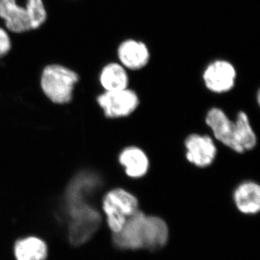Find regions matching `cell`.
Returning <instances> with one entry per match:
<instances>
[{
  "mask_svg": "<svg viewBox=\"0 0 260 260\" xmlns=\"http://www.w3.org/2000/svg\"><path fill=\"white\" fill-rule=\"evenodd\" d=\"M169 239L167 222L140 210L128 219L119 232L112 234L113 244L116 249L124 251H158L167 245Z\"/></svg>",
  "mask_w": 260,
  "mask_h": 260,
  "instance_id": "obj_1",
  "label": "cell"
},
{
  "mask_svg": "<svg viewBox=\"0 0 260 260\" xmlns=\"http://www.w3.org/2000/svg\"><path fill=\"white\" fill-rule=\"evenodd\" d=\"M79 80V75L75 70L65 65L53 63L43 68L41 88L53 104L63 105L73 100V91Z\"/></svg>",
  "mask_w": 260,
  "mask_h": 260,
  "instance_id": "obj_2",
  "label": "cell"
},
{
  "mask_svg": "<svg viewBox=\"0 0 260 260\" xmlns=\"http://www.w3.org/2000/svg\"><path fill=\"white\" fill-rule=\"evenodd\" d=\"M102 203L108 226L112 234L119 232L128 219L140 210L137 197L121 187L108 191Z\"/></svg>",
  "mask_w": 260,
  "mask_h": 260,
  "instance_id": "obj_3",
  "label": "cell"
},
{
  "mask_svg": "<svg viewBox=\"0 0 260 260\" xmlns=\"http://www.w3.org/2000/svg\"><path fill=\"white\" fill-rule=\"evenodd\" d=\"M97 103L109 119H121L133 114L138 109L140 99L129 88L116 91H104L97 97Z\"/></svg>",
  "mask_w": 260,
  "mask_h": 260,
  "instance_id": "obj_4",
  "label": "cell"
},
{
  "mask_svg": "<svg viewBox=\"0 0 260 260\" xmlns=\"http://www.w3.org/2000/svg\"><path fill=\"white\" fill-rule=\"evenodd\" d=\"M205 122L215 140L236 153H244L238 140L235 123L223 109L217 107L210 109L205 116Z\"/></svg>",
  "mask_w": 260,
  "mask_h": 260,
  "instance_id": "obj_5",
  "label": "cell"
},
{
  "mask_svg": "<svg viewBox=\"0 0 260 260\" xmlns=\"http://www.w3.org/2000/svg\"><path fill=\"white\" fill-rule=\"evenodd\" d=\"M237 73L232 63L223 59L212 61L203 72L205 87L214 93H225L235 85Z\"/></svg>",
  "mask_w": 260,
  "mask_h": 260,
  "instance_id": "obj_6",
  "label": "cell"
},
{
  "mask_svg": "<svg viewBox=\"0 0 260 260\" xmlns=\"http://www.w3.org/2000/svg\"><path fill=\"white\" fill-rule=\"evenodd\" d=\"M184 146L186 160L196 167H210L216 158V145L209 135H189L186 138Z\"/></svg>",
  "mask_w": 260,
  "mask_h": 260,
  "instance_id": "obj_7",
  "label": "cell"
},
{
  "mask_svg": "<svg viewBox=\"0 0 260 260\" xmlns=\"http://www.w3.org/2000/svg\"><path fill=\"white\" fill-rule=\"evenodd\" d=\"M0 19L12 34H23L32 30L26 8L17 0H0Z\"/></svg>",
  "mask_w": 260,
  "mask_h": 260,
  "instance_id": "obj_8",
  "label": "cell"
},
{
  "mask_svg": "<svg viewBox=\"0 0 260 260\" xmlns=\"http://www.w3.org/2000/svg\"><path fill=\"white\" fill-rule=\"evenodd\" d=\"M119 63L126 70H140L148 64L150 51L146 44L135 39H126L117 49Z\"/></svg>",
  "mask_w": 260,
  "mask_h": 260,
  "instance_id": "obj_9",
  "label": "cell"
},
{
  "mask_svg": "<svg viewBox=\"0 0 260 260\" xmlns=\"http://www.w3.org/2000/svg\"><path fill=\"white\" fill-rule=\"evenodd\" d=\"M233 200L237 210L246 215H254L260 210V186L254 181H244L234 189Z\"/></svg>",
  "mask_w": 260,
  "mask_h": 260,
  "instance_id": "obj_10",
  "label": "cell"
},
{
  "mask_svg": "<svg viewBox=\"0 0 260 260\" xmlns=\"http://www.w3.org/2000/svg\"><path fill=\"white\" fill-rule=\"evenodd\" d=\"M119 164L124 168V173L131 179L144 177L150 169V160L148 155L139 147H126L118 157Z\"/></svg>",
  "mask_w": 260,
  "mask_h": 260,
  "instance_id": "obj_11",
  "label": "cell"
},
{
  "mask_svg": "<svg viewBox=\"0 0 260 260\" xmlns=\"http://www.w3.org/2000/svg\"><path fill=\"white\" fill-rule=\"evenodd\" d=\"M99 83L104 91H116L129 86L127 71L119 62H109L101 70Z\"/></svg>",
  "mask_w": 260,
  "mask_h": 260,
  "instance_id": "obj_12",
  "label": "cell"
},
{
  "mask_svg": "<svg viewBox=\"0 0 260 260\" xmlns=\"http://www.w3.org/2000/svg\"><path fill=\"white\" fill-rule=\"evenodd\" d=\"M14 254L16 260H45L47 245L39 237L23 238L15 243Z\"/></svg>",
  "mask_w": 260,
  "mask_h": 260,
  "instance_id": "obj_13",
  "label": "cell"
},
{
  "mask_svg": "<svg viewBox=\"0 0 260 260\" xmlns=\"http://www.w3.org/2000/svg\"><path fill=\"white\" fill-rule=\"evenodd\" d=\"M238 140L244 151L254 148L257 143L255 132L253 129L249 116L244 112L238 113L235 120Z\"/></svg>",
  "mask_w": 260,
  "mask_h": 260,
  "instance_id": "obj_14",
  "label": "cell"
},
{
  "mask_svg": "<svg viewBox=\"0 0 260 260\" xmlns=\"http://www.w3.org/2000/svg\"><path fill=\"white\" fill-rule=\"evenodd\" d=\"M24 5L28 12L31 30H37L42 27L48 18V12L44 0H25Z\"/></svg>",
  "mask_w": 260,
  "mask_h": 260,
  "instance_id": "obj_15",
  "label": "cell"
},
{
  "mask_svg": "<svg viewBox=\"0 0 260 260\" xmlns=\"http://www.w3.org/2000/svg\"><path fill=\"white\" fill-rule=\"evenodd\" d=\"M13 49V40L10 32L0 25V59L5 57Z\"/></svg>",
  "mask_w": 260,
  "mask_h": 260,
  "instance_id": "obj_16",
  "label": "cell"
}]
</instances>
